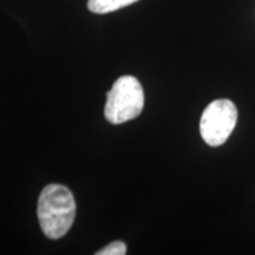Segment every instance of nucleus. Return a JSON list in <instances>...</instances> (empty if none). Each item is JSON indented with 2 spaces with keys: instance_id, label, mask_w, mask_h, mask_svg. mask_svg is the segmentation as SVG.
<instances>
[{
  "instance_id": "nucleus-1",
  "label": "nucleus",
  "mask_w": 255,
  "mask_h": 255,
  "mask_svg": "<svg viewBox=\"0 0 255 255\" xmlns=\"http://www.w3.org/2000/svg\"><path fill=\"white\" fill-rule=\"evenodd\" d=\"M37 215L44 234L51 240L63 238L72 227L76 215V202L69 188L62 184H49L38 199Z\"/></svg>"
},
{
  "instance_id": "nucleus-2",
  "label": "nucleus",
  "mask_w": 255,
  "mask_h": 255,
  "mask_svg": "<svg viewBox=\"0 0 255 255\" xmlns=\"http://www.w3.org/2000/svg\"><path fill=\"white\" fill-rule=\"evenodd\" d=\"M144 107V92L138 79L123 76L107 94L104 116L108 122L122 124L136 119Z\"/></svg>"
},
{
  "instance_id": "nucleus-3",
  "label": "nucleus",
  "mask_w": 255,
  "mask_h": 255,
  "mask_svg": "<svg viewBox=\"0 0 255 255\" xmlns=\"http://www.w3.org/2000/svg\"><path fill=\"white\" fill-rule=\"evenodd\" d=\"M238 122V109L229 100H216L203 111L200 121V132L210 146H219L231 136Z\"/></svg>"
},
{
  "instance_id": "nucleus-4",
  "label": "nucleus",
  "mask_w": 255,
  "mask_h": 255,
  "mask_svg": "<svg viewBox=\"0 0 255 255\" xmlns=\"http://www.w3.org/2000/svg\"><path fill=\"white\" fill-rule=\"evenodd\" d=\"M138 0H89L88 8L92 13L105 14L126 7Z\"/></svg>"
},
{
  "instance_id": "nucleus-5",
  "label": "nucleus",
  "mask_w": 255,
  "mask_h": 255,
  "mask_svg": "<svg viewBox=\"0 0 255 255\" xmlns=\"http://www.w3.org/2000/svg\"><path fill=\"white\" fill-rule=\"evenodd\" d=\"M127 253V245L122 241H115L98 251L96 255H124Z\"/></svg>"
}]
</instances>
